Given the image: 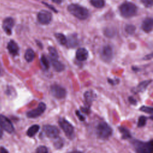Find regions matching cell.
I'll use <instances>...</instances> for the list:
<instances>
[{
  "label": "cell",
  "instance_id": "4fadbf2b",
  "mask_svg": "<svg viewBox=\"0 0 153 153\" xmlns=\"http://www.w3.org/2000/svg\"><path fill=\"white\" fill-rule=\"evenodd\" d=\"M153 26V21L152 19L150 17H147L143 20L142 22L141 27L142 29L145 32H150L152 29Z\"/></svg>",
  "mask_w": 153,
  "mask_h": 153
},
{
  "label": "cell",
  "instance_id": "f546056e",
  "mask_svg": "<svg viewBox=\"0 0 153 153\" xmlns=\"http://www.w3.org/2000/svg\"><path fill=\"white\" fill-rule=\"evenodd\" d=\"M35 153H48V149L45 146H39L36 148Z\"/></svg>",
  "mask_w": 153,
  "mask_h": 153
},
{
  "label": "cell",
  "instance_id": "9a60e30c",
  "mask_svg": "<svg viewBox=\"0 0 153 153\" xmlns=\"http://www.w3.org/2000/svg\"><path fill=\"white\" fill-rule=\"evenodd\" d=\"M8 50L10 54H11L13 56H16L18 54L19 52V47L17 44L13 40H11L7 45Z\"/></svg>",
  "mask_w": 153,
  "mask_h": 153
},
{
  "label": "cell",
  "instance_id": "7a4b0ae2",
  "mask_svg": "<svg viewBox=\"0 0 153 153\" xmlns=\"http://www.w3.org/2000/svg\"><path fill=\"white\" fill-rule=\"evenodd\" d=\"M120 12L121 16L125 18H129L134 16L137 11V8L136 5L131 2H124L119 7Z\"/></svg>",
  "mask_w": 153,
  "mask_h": 153
},
{
  "label": "cell",
  "instance_id": "6da1fadb",
  "mask_svg": "<svg viewBox=\"0 0 153 153\" xmlns=\"http://www.w3.org/2000/svg\"><path fill=\"white\" fill-rule=\"evenodd\" d=\"M68 10L71 14L80 20H85L89 16L88 10L78 4H71L69 5Z\"/></svg>",
  "mask_w": 153,
  "mask_h": 153
},
{
  "label": "cell",
  "instance_id": "277c9868",
  "mask_svg": "<svg viewBox=\"0 0 153 153\" xmlns=\"http://www.w3.org/2000/svg\"><path fill=\"white\" fill-rule=\"evenodd\" d=\"M133 145L136 153H152V140L149 142H142L134 140Z\"/></svg>",
  "mask_w": 153,
  "mask_h": 153
},
{
  "label": "cell",
  "instance_id": "e0dca14e",
  "mask_svg": "<svg viewBox=\"0 0 153 153\" xmlns=\"http://www.w3.org/2000/svg\"><path fill=\"white\" fill-rule=\"evenodd\" d=\"M51 62L52 63V66H53L54 69L56 71L61 72L64 70V69H65L64 65L62 64L58 60H51Z\"/></svg>",
  "mask_w": 153,
  "mask_h": 153
},
{
  "label": "cell",
  "instance_id": "44dd1931",
  "mask_svg": "<svg viewBox=\"0 0 153 153\" xmlns=\"http://www.w3.org/2000/svg\"><path fill=\"white\" fill-rule=\"evenodd\" d=\"M25 58L26 60L28 62H30L33 61L35 58V53L33 50L31 48L27 49L25 54Z\"/></svg>",
  "mask_w": 153,
  "mask_h": 153
},
{
  "label": "cell",
  "instance_id": "d6a6232c",
  "mask_svg": "<svg viewBox=\"0 0 153 153\" xmlns=\"http://www.w3.org/2000/svg\"><path fill=\"white\" fill-rule=\"evenodd\" d=\"M76 115L78 117V118L79 119L80 121H84L85 120V117L80 113V112L79 111H76Z\"/></svg>",
  "mask_w": 153,
  "mask_h": 153
},
{
  "label": "cell",
  "instance_id": "5bb4252c",
  "mask_svg": "<svg viewBox=\"0 0 153 153\" xmlns=\"http://www.w3.org/2000/svg\"><path fill=\"white\" fill-rule=\"evenodd\" d=\"M76 58L79 61H84L87 60L88 53V51L84 48H79L76 51Z\"/></svg>",
  "mask_w": 153,
  "mask_h": 153
},
{
  "label": "cell",
  "instance_id": "30bf717a",
  "mask_svg": "<svg viewBox=\"0 0 153 153\" xmlns=\"http://www.w3.org/2000/svg\"><path fill=\"white\" fill-rule=\"evenodd\" d=\"M37 19L42 25H47L50 23L52 19V14L47 10H42L38 13Z\"/></svg>",
  "mask_w": 153,
  "mask_h": 153
},
{
  "label": "cell",
  "instance_id": "8fae6325",
  "mask_svg": "<svg viewBox=\"0 0 153 153\" xmlns=\"http://www.w3.org/2000/svg\"><path fill=\"white\" fill-rule=\"evenodd\" d=\"M101 59L106 62H110L113 57V50L110 45L104 46L100 52Z\"/></svg>",
  "mask_w": 153,
  "mask_h": 153
},
{
  "label": "cell",
  "instance_id": "d4e9b609",
  "mask_svg": "<svg viewBox=\"0 0 153 153\" xmlns=\"http://www.w3.org/2000/svg\"><path fill=\"white\" fill-rule=\"evenodd\" d=\"M91 4L97 8H102L105 5L104 0H90Z\"/></svg>",
  "mask_w": 153,
  "mask_h": 153
},
{
  "label": "cell",
  "instance_id": "7402d4cb",
  "mask_svg": "<svg viewBox=\"0 0 153 153\" xmlns=\"http://www.w3.org/2000/svg\"><path fill=\"white\" fill-rule=\"evenodd\" d=\"M55 37L60 44H62V45H66V44L67 39L63 34L60 33H55Z\"/></svg>",
  "mask_w": 153,
  "mask_h": 153
},
{
  "label": "cell",
  "instance_id": "ac0fdd59",
  "mask_svg": "<svg viewBox=\"0 0 153 153\" xmlns=\"http://www.w3.org/2000/svg\"><path fill=\"white\" fill-rule=\"evenodd\" d=\"M78 43V41L77 39V36L76 35H72L69 36V37L68 38V39H67L66 44L68 45V47H75L77 46Z\"/></svg>",
  "mask_w": 153,
  "mask_h": 153
},
{
  "label": "cell",
  "instance_id": "e575fe53",
  "mask_svg": "<svg viewBox=\"0 0 153 153\" xmlns=\"http://www.w3.org/2000/svg\"><path fill=\"white\" fill-rule=\"evenodd\" d=\"M0 153H8V151L4 147L0 148Z\"/></svg>",
  "mask_w": 153,
  "mask_h": 153
},
{
  "label": "cell",
  "instance_id": "8d00e7d4",
  "mask_svg": "<svg viewBox=\"0 0 153 153\" xmlns=\"http://www.w3.org/2000/svg\"><path fill=\"white\" fill-rule=\"evenodd\" d=\"M152 54H149L148 56L147 55V56H146L144 59H151V58H152Z\"/></svg>",
  "mask_w": 153,
  "mask_h": 153
},
{
  "label": "cell",
  "instance_id": "836d02e7",
  "mask_svg": "<svg viewBox=\"0 0 153 153\" xmlns=\"http://www.w3.org/2000/svg\"><path fill=\"white\" fill-rule=\"evenodd\" d=\"M128 101L130 102V103L131 104H133V105H136V100L132 97H128Z\"/></svg>",
  "mask_w": 153,
  "mask_h": 153
},
{
  "label": "cell",
  "instance_id": "83f0119b",
  "mask_svg": "<svg viewBox=\"0 0 153 153\" xmlns=\"http://www.w3.org/2000/svg\"><path fill=\"white\" fill-rule=\"evenodd\" d=\"M125 30L127 33L133 34L134 33V32L136 30V27L132 25H127L126 26Z\"/></svg>",
  "mask_w": 153,
  "mask_h": 153
},
{
  "label": "cell",
  "instance_id": "52a82bcc",
  "mask_svg": "<svg viewBox=\"0 0 153 153\" xmlns=\"http://www.w3.org/2000/svg\"><path fill=\"white\" fill-rule=\"evenodd\" d=\"M50 91L52 95L57 99H63L66 95V90L57 84H53L50 87Z\"/></svg>",
  "mask_w": 153,
  "mask_h": 153
},
{
  "label": "cell",
  "instance_id": "9c48e42d",
  "mask_svg": "<svg viewBox=\"0 0 153 153\" xmlns=\"http://www.w3.org/2000/svg\"><path fill=\"white\" fill-rule=\"evenodd\" d=\"M46 109V105L43 102H40L36 108L32 109L26 113V115L28 118H35L39 117Z\"/></svg>",
  "mask_w": 153,
  "mask_h": 153
},
{
  "label": "cell",
  "instance_id": "603a6c76",
  "mask_svg": "<svg viewBox=\"0 0 153 153\" xmlns=\"http://www.w3.org/2000/svg\"><path fill=\"white\" fill-rule=\"evenodd\" d=\"M118 129H119V131L122 134V138L123 139H126L131 137L130 133L127 128L123 127H118Z\"/></svg>",
  "mask_w": 153,
  "mask_h": 153
},
{
  "label": "cell",
  "instance_id": "ba28073f",
  "mask_svg": "<svg viewBox=\"0 0 153 153\" xmlns=\"http://www.w3.org/2000/svg\"><path fill=\"white\" fill-rule=\"evenodd\" d=\"M0 126L3 130L9 133H12L14 130V126L11 121L3 115H0Z\"/></svg>",
  "mask_w": 153,
  "mask_h": 153
},
{
  "label": "cell",
  "instance_id": "d590c367",
  "mask_svg": "<svg viewBox=\"0 0 153 153\" xmlns=\"http://www.w3.org/2000/svg\"><path fill=\"white\" fill-rule=\"evenodd\" d=\"M53 2H54V3H56V4H60L62 1H63V0H51Z\"/></svg>",
  "mask_w": 153,
  "mask_h": 153
},
{
  "label": "cell",
  "instance_id": "2e32d148",
  "mask_svg": "<svg viewBox=\"0 0 153 153\" xmlns=\"http://www.w3.org/2000/svg\"><path fill=\"white\" fill-rule=\"evenodd\" d=\"M94 99V94L92 91H86L84 93V99L85 102V104L87 105V108H89L90 106L91 105V103L93 100Z\"/></svg>",
  "mask_w": 153,
  "mask_h": 153
},
{
  "label": "cell",
  "instance_id": "3957f363",
  "mask_svg": "<svg viewBox=\"0 0 153 153\" xmlns=\"http://www.w3.org/2000/svg\"><path fill=\"white\" fill-rule=\"evenodd\" d=\"M96 133L99 138L107 139L112 135V129L106 123L101 121L96 126Z\"/></svg>",
  "mask_w": 153,
  "mask_h": 153
},
{
  "label": "cell",
  "instance_id": "7c38bea8",
  "mask_svg": "<svg viewBox=\"0 0 153 153\" xmlns=\"http://www.w3.org/2000/svg\"><path fill=\"white\" fill-rule=\"evenodd\" d=\"M14 20L11 17L7 18L6 19L4 20L2 24V27L4 30L7 34L10 35L11 33V30L14 26Z\"/></svg>",
  "mask_w": 153,
  "mask_h": 153
},
{
  "label": "cell",
  "instance_id": "cb8c5ba5",
  "mask_svg": "<svg viewBox=\"0 0 153 153\" xmlns=\"http://www.w3.org/2000/svg\"><path fill=\"white\" fill-rule=\"evenodd\" d=\"M48 50H49V54H50L51 59V60H58L59 55H58V53H57L56 48L54 47H49Z\"/></svg>",
  "mask_w": 153,
  "mask_h": 153
},
{
  "label": "cell",
  "instance_id": "8992f818",
  "mask_svg": "<svg viewBox=\"0 0 153 153\" xmlns=\"http://www.w3.org/2000/svg\"><path fill=\"white\" fill-rule=\"evenodd\" d=\"M42 130L44 133L47 137L53 139L58 137L60 132L59 130L57 127L49 124L44 126Z\"/></svg>",
  "mask_w": 153,
  "mask_h": 153
},
{
  "label": "cell",
  "instance_id": "484cf974",
  "mask_svg": "<svg viewBox=\"0 0 153 153\" xmlns=\"http://www.w3.org/2000/svg\"><path fill=\"white\" fill-rule=\"evenodd\" d=\"M41 65H42L43 68L45 69H48L49 68V62L47 59V58L45 56H42L41 58Z\"/></svg>",
  "mask_w": 153,
  "mask_h": 153
},
{
  "label": "cell",
  "instance_id": "f1b7e54d",
  "mask_svg": "<svg viewBox=\"0 0 153 153\" xmlns=\"http://www.w3.org/2000/svg\"><path fill=\"white\" fill-rule=\"evenodd\" d=\"M140 110L141 111L150 114H152V112H153V109L152 107H149V106H142L140 107Z\"/></svg>",
  "mask_w": 153,
  "mask_h": 153
},
{
  "label": "cell",
  "instance_id": "d6986e66",
  "mask_svg": "<svg viewBox=\"0 0 153 153\" xmlns=\"http://www.w3.org/2000/svg\"><path fill=\"white\" fill-rule=\"evenodd\" d=\"M39 130V126L37 124H34V125L30 126L28 128V130L26 132V134L29 137H33V136H35L36 134V133Z\"/></svg>",
  "mask_w": 153,
  "mask_h": 153
},
{
  "label": "cell",
  "instance_id": "f35d334b",
  "mask_svg": "<svg viewBox=\"0 0 153 153\" xmlns=\"http://www.w3.org/2000/svg\"><path fill=\"white\" fill-rule=\"evenodd\" d=\"M69 153H82V152H81L80 151H72Z\"/></svg>",
  "mask_w": 153,
  "mask_h": 153
},
{
  "label": "cell",
  "instance_id": "5b68a950",
  "mask_svg": "<svg viewBox=\"0 0 153 153\" xmlns=\"http://www.w3.org/2000/svg\"><path fill=\"white\" fill-rule=\"evenodd\" d=\"M59 124L66 136L69 139H72L74 137V128L73 126L63 118L59 120Z\"/></svg>",
  "mask_w": 153,
  "mask_h": 153
},
{
  "label": "cell",
  "instance_id": "4dcf8cb0",
  "mask_svg": "<svg viewBox=\"0 0 153 153\" xmlns=\"http://www.w3.org/2000/svg\"><path fill=\"white\" fill-rule=\"evenodd\" d=\"M63 140H62L60 138H59L58 139H57L56 142H54V146H55L57 149L60 148L62 146H63Z\"/></svg>",
  "mask_w": 153,
  "mask_h": 153
},
{
  "label": "cell",
  "instance_id": "1f68e13d",
  "mask_svg": "<svg viewBox=\"0 0 153 153\" xmlns=\"http://www.w3.org/2000/svg\"><path fill=\"white\" fill-rule=\"evenodd\" d=\"M142 4L146 7H151L153 4V0H140Z\"/></svg>",
  "mask_w": 153,
  "mask_h": 153
},
{
  "label": "cell",
  "instance_id": "74e56055",
  "mask_svg": "<svg viewBox=\"0 0 153 153\" xmlns=\"http://www.w3.org/2000/svg\"><path fill=\"white\" fill-rule=\"evenodd\" d=\"M2 136H3V132H2V130L0 128V139L2 138Z\"/></svg>",
  "mask_w": 153,
  "mask_h": 153
},
{
  "label": "cell",
  "instance_id": "4316f807",
  "mask_svg": "<svg viewBox=\"0 0 153 153\" xmlns=\"http://www.w3.org/2000/svg\"><path fill=\"white\" fill-rule=\"evenodd\" d=\"M146 120L147 118L145 116H140L139 117L137 121V127H143L146 123Z\"/></svg>",
  "mask_w": 153,
  "mask_h": 153
},
{
  "label": "cell",
  "instance_id": "ffe728a7",
  "mask_svg": "<svg viewBox=\"0 0 153 153\" xmlns=\"http://www.w3.org/2000/svg\"><path fill=\"white\" fill-rule=\"evenodd\" d=\"M151 80H146L141 82L136 87L137 92H143L145 90L147 86L151 82Z\"/></svg>",
  "mask_w": 153,
  "mask_h": 153
}]
</instances>
